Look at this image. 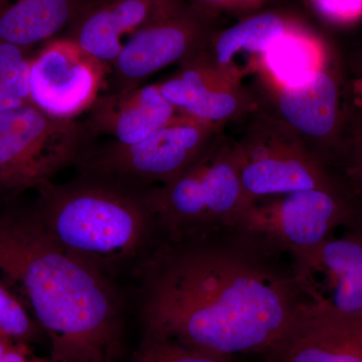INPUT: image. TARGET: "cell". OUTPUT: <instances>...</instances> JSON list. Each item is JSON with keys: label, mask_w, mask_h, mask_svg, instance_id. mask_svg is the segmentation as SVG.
I'll return each instance as SVG.
<instances>
[{"label": "cell", "mask_w": 362, "mask_h": 362, "mask_svg": "<svg viewBox=\"0 0 362 362\" xmlns=\"http://www.w3.org/2000/svg\"><path fill=\"white\" fill-rule=\"evenodd\" d=\"M42 329L23 302L0 279V334L28 343Z\"/></svg>", "instance_id": "22"}, {"label": "cell", "mask_w": 362, "mask_h": 362, "mask_svg": "<svg viewBox=\"0 0 362 362\" xmlns=\"http://www.w3.org/2000/svg\"><path fill=\"white\" fill-rule=\"evenodd\" d=\"M1 362H56L51 357H40L33 354L28 343L16 342Z\"/></svg>", "instance_id": "26"}, {"label": "cell", "mask_w": 362, "mask_h": 362, "mask_svg": "<svg viewBox=\"0 0 362 362\" xmlns=\"http://www.w3.org/2000/svg\"><path fill=\"white\" fill-rule=\"evenodd\" d=\"M131 362H233V357L194 349L169 338L145 334Z\"/></svg>", "instance_id": "21"}, {"label": "cell", "mask_w": 362, "mask_h": 362, "mask_svg": "<svg viewBox=\"0 0 362 362\" xmlns=\"http://www.w3.org/2000/svg\"><path fill=\"white\" fill-rule=\"evenodd\" d=\"M305 299L322 302L362 329V230L346 228L292 259Z\"/></svg>", "instance_id": "12"}, {"label": "cell", "mask_w": 362, "mask_h": 362, "mask_svg": "<svg viewBox=\"0 0 362 362\" xmlns=\"http://www.w3.org/2000/svg\"><path fill=\"white\" fill-rule=\"evenodd\" d=\"M157 85L180 115L223 130L259 109L258 98L243 85L242 74L214 65L202 54Z\"/></svg>", "instance_id": "13"}, {"label": "cell", "mask_w": 362, "mask_h": 362, "mask_svg": "<svg viewBox=\"0 0 362 362\" xmlns=\"http://www.w3.org/2000/svg\"><path fill=\"white\" fill-rule=\"evenodd\" d=\"M334 64L331 59L301 84L276 87L274 113L266 112L328 166L341 149L354 110Z\"/></svg>", "instance_id": "10"}, {"label": "cell", "mask_w": 362, "mask_h": 362, "mask_svg": "<svg viewBox=\"0 0 362 362\" xmlns=\"http://www.w3.org/2000/svg\"><path fill=\"white\" fill-rule=\"evenodd\" d=\"M151 187L80 173L35 188L33 211L59 244L113 277L136 262L139 268L164 240Z\"/></svg>", "instance_id": "3"}, {"label": "cell", "mask_w": 362, "mask_h": 362, "mask_svg": "<svg viewBox=\"0 0 362 362\" xmlns=\"http://www.w3.org/2000/svg\"><path fill=\"white\" fill-rule=\"evenodd\" d=\"M315 13L335 26L354 25L362 21V0H310Z\"/></svg>", "instance_id": "24"}, {"label": "cell", "mask_w": 362, "mask_h": 362, "mask_svg": "<svg viewBox=\"0 0 362 362\" xmlns=\"http://www.w3.org/2000/svg\"><path fill=\"white\" fill-rule=\"evenodd\" d=\"M263 362H362V329L322 302L304 299Z\"/></svg>", "instance_id": "14"}, {"label": "cell", "mask_w": 362, "mask_h": 362, "mask_svg": "<svg viewBox=\"0 0 362 362\" xmlns=\"http://www.w3.org/2000/svg\"><path fill=\"white\" fill-rule=\"evenodd\" d=\"M28 51L0 40V112L32 104Z\"/></svg>", "instance_id": "20"}, {"label": "cell", "mask_w": 362, "mask_h": 362, "mask_svg": "<svg viewBox=\"0 0 362 362\" xmlns=\"http://www.w3.org/2000/svg\"><path fill=\"white\" fill-rule=\"evenodd\" d=\"M163 0H96L68 28L66 37L108 66L130 35L153 16Z\"/></svg>", "instance_id": "16"}, {"label": "cell", "mask_w": 362, "mask_h": 362, "mask_svg": "<svg viewBox=\"0 0 362 362\" xmlns=\"http://www.w3.org/2000/svg\"><path fill=\"white\" fill-rule=\"evenodd\" d=\"M330 168L356 202H362V135L349 129L341 149Z\"/></svg>", "instance_id": "23"}, {"label": "cell", "mask_w": 362, "mask_h": 362, "mask_svg": "<svg viewBox=\"0 0 362 362\" xmlns=\"http://www.w3.org/2000/svg\"><path fill=\"white\" fill-rule=\"evenodd\" d=\"M296 23L278 11H258L223 30L218 28L201 54L214 65L242 74L237 69L239 57L258 61L272 42Z\"/></svg>", "instance_id": "19"}, {"label": "cell", "mask_w": 362, "mask_h": 362, "mask_svg": "<svg viewBox=\"0 0 362 362\" xmlns=\"http://www.w3.org/2000/svg\"><path fill=\"white\" fill-rule=\"evenodd\" d=\"M281 259L228 233L162 240L136 270L145 334L223 356L265 354L305 299Z\"/></svg>", "instance_id": "1"}, {"label": "cell", "mask_w": 362, "mask_h": 362, "mask_svg": "<svg viewBox=\"0 0 362 362\" xmlns=\"http://www.w3.org/2000/svg\"><path fill=\"white\" fill-rule=\"evenodd\" d=\"M96 0H0V40L32 49L65 35Z\"/></svg>", "instance_id": "17"}, {"label": "cell", "mask_w": 362, "mask_h": 362, "mask_svg": "<svg viewBox=\"0 0 362 362\" xmlns=\"http://www.w3.org/2000/svg\"><path fill=\"white\" fill-rule=\"evenodd\" d=\"M350 129L362 135V97L354 98Z\"/></svg>", "instance_id": "27"}, {"label": "cell", "mask_w": 362, "mask_h": 362, "mask_svg": "<svg viewBox=\"0 0 362 362\" xmlns=\"http://www.w3.org/2000/svg\"><path fill=\"white\" fill-rule=\"evenodd\" d=\"M230 152L250 202L344 185L337 173L270 114L258 109Z\"/></svg>", "instance_id": "6"}, {"label": "cell", "mask_w": 362, "mask_h": 362, "mask_svg": "<svg viewBox=\"0 0 362 362\" xmlns=\"http://www.w3.org/2000/svg\"><path fill=\"white\" fill-rule=\"evenodd\" d=\"M357 204L344 185L250 202L228 233L274 258L292 259L339 228H352Z\"/></svg>", "instance_id": "5"}, {"label": "cell", "mask_w": 362, "mask_h": 362, "mask_svg": "<svg viewBox=\"0 0 362 362\" xmlns=\"http://www.w3.org/2000/svg\"><path fill=\"white\" fill-rule=\"evenodd\" d=\"M332 59L322 40L297 21L274 40L257 61L271 86L301 84Z\"/></svg>", "instance_id": "18"}, {"label": "cell", "mask_w": 362, "mask_h": 362, "mask_svg": "<svg viewBox=\"0 0 362 362\" xmlns=\"http://www.w3.org/2000/svg\"><path fill=\"white\" fill-rule=\"evenodd\" d=\"M192 6L216 16L221 13H258L271 0H187Z\"/></svg>", "instance_id": "25"}, {"label": "cell", "mask_w": 362, "mask_h": 362, "mask_svg": "<svg viewBox=\"0 0 362 362\" xmlns=\"http://www.w3.org/2000/svg\"><path fill=\"white\" fill-rule=\"evenodd\" d=\"M352 228L362 230V202H358V206H357L356 218Z\"/></svg>", "instance_id": "30"}, {"label": "cell", "mask_w": 362, "mask_h": 362, "mask_svg": "<svg viewBox=\"0 0 362 362\" xmlns=\"http://www.w3.org/2000/svg\"><path fill=\"white\" fill-rule=\"evenodd\" d=\"M216 23V16L187 0H163L153 16L128 37L111 64L106 93L141 87L163 69L199 56L218 30Z\"/></svg>", "instance_id": "9"}, {"label": "cell", "mask_w": 362, "mask_h": 362, "mask_svg": "<svg viewBox=\"0 0 362 362\" xmlns=\"http://www.w3.org/2000/svg\"><path fill=\"white\" fill-rule=\"evenodd\" d=\"M223 136L221 128L181 116L135 144L93 141L76 166L80 173L156 187L194 165Z\"/></svg>", "instance_id": "8"}, {"label": "cell", "mask_w": 362, "mask_h": 362, "mask_svg": "<svg viewBox=\"0 0 362 362\" xmlns=\"http://www.w3.org/2000/svg\"><path fill=\"white\" fill-rule=\"evenodd\" d=\"M93 140L78 120L26 105L0 112V194L16 195L77 165Z\"/></svg>", "instance_id": "7"}, {"label": "cell", "mask_w": 362, "mask_h": 362, "mask_svg": "<svg viewBox=\"0 0 362 362\" xmlns=\"http://www.w3.org/2000/svg\"><path fill=\"white\" fill-rule=\"evenodd\" d=\"M150 199L164 240L228 233L250 204L225 136L181 175L152 187Z\"/></svg>", "instance_id": "4"}, {"label": "cell", "mask_w": 362, "mask_h": 362, "mask_svg": "<svg viewBox=\"0 0 362 362\" xmlns=\"http://www.w3.org/2000/svg\"><path fill=\"white\" fill-rule=\"evenodd\" d=\"M0 279L51 340L56 362H118L124 301L113 277L59 244L33 209L0 214Z\"/></svg>", "instance_id": "2"}, {"label": "cell", "mask_w": 362, "mask_h": 362, "mask_svg": "<svg viewBox=\"0 0 362 362\" xmlns=\"http://www.w3.org/2000/svg\"><path fill=\"white\" fill-rule=\"evenodd\" d=\"M86 114L81 123L90 139L110 137L120 145L142 141L182 116L163 97L157 83L104 93Z\"/></svg>", "instance_id": "15"}, {"label": "cell", "mask_w": 362, "mask_h": 362, "mask_svg": "<svg viewBox=\"0 0 362 362\" xmlns=\"http://www.w3.org/2000/svg\"><path fill=\"white\" fill-rule=\"evenodd\" d=\"M351 68L356 77L362 80V45L358 52L352 57Z\"/></svg>", "instance_id": "28"}, {"label": "cell", "mask_w": 362, "mask_h": 362, "mask_svg": "<svg viewBox=\"0 0 362 362\" xmlns=\"http://www.w3.org/2000/svg\"><path fill=\"white\" fill-rule=\"evenodd\" d=\"M108 75V66L62 35L30 59V102L52 118L76 120L97 101Z\"/></svg>", "instance_id": "11"}, {"label": "cell", "mask_w": 362, "mask_h": 362, "mask_svg": "<svg viewBox=\"0 0 362 362\" xmlns=\"http://www.w3.org/2000/svg\"><path fill=\"white\" fill-rule=\"evenodd\" d=\"M16 342L11 338L0 334V362L4 361V356H6L7 352L11 350Z\"/></svg>", "instance_id": "29"}]
</instances>
